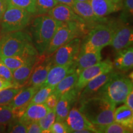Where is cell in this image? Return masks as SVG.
<instances>
[{
  "label": "cell",
  "instance_id": "4",
  "mask_svg": "<svg viewBox=\"0 0 133 133\" xmlns=\"http://www.w3.org/2000/svg\"><path fill=\"white\" fill-rule=\"evenodd\" d=\"M132 81L123 74L115 72L97 92V95L109 100L115 105L124 103L128 94L132 90Z\"/></svg>",
  "mask_w": 133,
  "mask_h": 133
},
{
  "label": "cell",
  "instance_id": "15",
  "mask_svg": "<svg viewBox=\"0 0 133 133\" xmlns=\"http://www.w3.org/2000/svg\"><path fill=\"white\" fill-rule=\"evenodd\" d=\"M47 14L56 21L63 23L81 22L86 23L75 12L71 6L57 3Z\"/></svg>",
  "mask_w": 133,
  "mask_h": 133
},
{
  "label": "cell",
  "instance_id": "6",
  "mask_svg": "<svg viewBox=\"0 0 133 133\" xmlns=\"http://www.w3.org/2000/svg\"><path fill=\"white\" fill-rule=\"evenodd\" d=\"M87 26L85 23H62L53 36L45 54L51 56L56 50L66 43L75 38H79L86 33Z\"/></svg>",
  "mask_w": 133,
  "mask_h": 133
},
{
  "label": "cell",
  "instance_id": "16",
  "mask_svg": "<svg viewBox=\"0 0 133 133\" xmlns=\"http://www.w3.org/2000/svg\"><path fill=\"white\" fill-rule=\"evenodd\" d=\"M75 12L86 23L92 26L100 23H105V17L101 18L97 17L93 11L89 1H76L71 6Z\"/></svg>",
  "mask_w": 133,
  "mask_h": 133
},
{
  "label": "cell",
  "instance_id": "32",
  "mask_svg": "<svg viewBox=\"0 0 133 133\" xmlns=\"http://www.w3.org/2000/svg\"><path fill=\"white\" fill-rule=\"evenodd\" d=\"M22 88H11L0 91V105H8Z\"/></svg>",
  "mask_w": 133,
  "mask_h": 133
},
{
  "label": "cell",
  "instance_id": "3",
  "mask_svg": "<svg viewBox=\"0 0 133 133\" xmlns=\"http://www.w3.org/2000/svg\"><path fill=\"white\" fill-rule=\"evenodd\" d=\"M38 53L31 35L22 30L7 33L0 37V58Z\"/></svg>",
  "mask_w": 133,
  "mask_h": 133
},
{
  "label": "cell",
  "instance_id": "8",
  "mask_svg": "<svg viewBox=\"0 0 133 133\" xmlns=\"http://www.w3.org/2000/svg\"><path fill=\"white\" fill-rule=\"evenodd\" d=\"M114 29V35L110 45L116 52L132 45L133 32L132 27L121 19L117 22L110 23Z\"/></svg>",
  "mask_w": 133,
  "mask_h": 133
},
{
  "label": "cell",
  "instance_id": "17",
  "mask_svg": "<svg viewBox=\"0 0 133 133\" xmlns=\"http://www.w3.org/2000/svg\"><path fill=\"white\" fill-rule=\"evenodd\" d=\"M93 11L99 17L117 12L122 8V0H89Z\"/></svg>",
  "mask_w": 133,
  "mask_h": 133
},
{
  "label": "cell",
  "instance_id": "36",
  "mask_svg": "<svg viewBox=\"0 0 133 133\" xmlns=\"http://www.w3.org/2000/svg\"><path fill=\"white\" fill-rule=\"evenodd\" d=\"M50 133H67L69 132L67 126L64 121H55L50 128Z\"/></svg>",
  "mask_w": 133,
  "mask_h": 133
},
{
  "label": "cell",
  "instance_id": "28",
  "mask_svg": "<svg viewBox=\"0 0 133 133\" xmlns=\"http://www.w3.org/2000/svg\"><path fill=\"white\" fill-rule=\"evenodd\" d=\"M54 86H43L39 88L31 99V104H43L54 90Z\"/></svg>",
  "mask_w": 133,
  "mask_h": 133
},
{
  "label": "cell",
  "instance_id": "14",
  "mask_svg": "<svg viewBox=\"0 0 133 133\" xmlns=\"http://www.w3.org/2000/svg\"><path fill=\"white\" fill-rule=\"evenodd\" d=\"M80 91L76 87L63 94L59 98L55 109L56 121H64L72 106L76 102Z\"/></svg>",
  "mask_w": 133,
  "mask_h": 133
},
{
  "label": "cell",
  "instance_id": "31",
  "mask_svg": "<svg viewBox=\"0 0 133 133\" xmlns=\"http://www.w3.org/2000/svg\"><path fill=\"white\" fill-rule=\"evenodd\" d=\"M56 115L55 110H51L38 121L42 132H49V129L56 121Z\"/></svg>",
  "mask_w": 133,
  "mask_h": 133
},
{
  "label": "cell",
  "instance_id": "25",
  "mask_svg": "<svg viewBox=\"0 0 133 133\" xmlns=\"http://www.w3.org/2000/svg\"><path fill=\"white\" fill-rule=\"evenodd\" d=\"M39 56L38 53H33V54H24L19 56H11V57H1V61L8 66L11 71H13L15 70L26 64L30 60L37 57Z\"/></svg>",
  "mask_w": 133,
  "mask_h": 133
},
{
  "label": "cell",
  "instance_id": "27",
  "mask_svg": "<svg viewBox=\"0 0 133 133\" xmlns=\"http://www.w3.org/2000/svg\"><path fill=\"white\" fill-rule=\"evenodd\" d=\"M98 133H130L132 130L116 122H113L107 125L96 126Z\"/></svg>",
  "mask_w": 133,
  "mask_h": 133
},
{
  "label": "cell",
  "instance_id": "24",
  "mask_svg": "<svg viewBox=\"0 0 133 133\" xmlns=\"http://www.w3.org/2000/svg\"><path fill=\"white\" fill-rule=\"evenodd\" d=\"M114 122L121 124L132 130L133 110L126 105L115 108L114 114Z\"/></svg>",
  "mask_w": 133,
  "mask_h": 133
},
{
  "label": "cell",
  "instance_id": "7",
  "mask_svg": "<svg viewBox=\"0 0 133 133\" xmlns=\"http://www.w3.org/2000/svg\"><path fill=\"white\" fill-rule=\"evenodd\" d=\"M31 16L25 10L8 5L0 21V35L22 30L29 24Z\"/></svg>",
  "mask_w": 133,
  "mask_h": 133
},
{
  "label": "cell",
  "instance_id": "23",
  "mask_svg": "<svg viewBox=\"0 0 133 133\" xmlns=\"http://www.w3.org/2000/svg\"><path fill=\"white\" fill-rule=\"evenodd\" d=\"M113 64L114 66L120 71H127L132 69L133 66L132 47L130 46L116 52Z\"/></svg>",
  "mask_w": 133,
  "mask_h": 133
},
{
  "label": "cell",
  "instance_id": "30",
  "mask_svg": "<svg viewBox=\"0 0 133 133\" xmlns=\"http://www.w3.org/2000/svg\"><path fill=\"white\" fill-rule=\"evenodd\" d=\"M8 5L24 9L31 15L35 12V0H7Z\"/></svg>",
  "mask_w": 133,
  "mask_h": 133
},
{
  "label": "cell",
  "instance_id": "20",
  "mask_svg": "<svg viewBox=\"0 0 133 133\" xmlns=\"http://www.w3.org/2000/svg\"><path fill=\"white\" fill-rule=\"evenodd\" d=\"M102 60L101 50H79L75 66L78 74L83 70L101 62Z\"/></svg>",
  "mask_w": 133,
  "mask_h": 133
},
{
  "label": "cell",
  "instance_id": "10",
  "mask_svg": "<svg viewBox=\"0 0 133 133\" xmlns=\"http://www.w3.org/2000/svg\"><path fill=\"white\" fill-rule=\"evenodd\" d=\"M113 70L114 64L109 59L101 61L92 66L86 68L79 73L75 87L81 92L86 84L91 79H94L100 75Z\"/></svg>",
  "mask_w": 133,
  "mask_h": 133
},
{
  "label": "cell",
  "instance_id": "21",
  "mask_svg": "<svg viewBox=\"0 0 133 133\" xmlns=\"http://www.w3.org/2000/svg\"><path fill=\"white\" fill-rule=\"evenodd\" d=\"M51 110L44 103L43 104H30L28 105L23 114L19 118L22 123L25 124L34 121H38L41 118Z\"/></svg>",
  "mask_w": 133,
  "mask_h": 133
},
{
  "label": "cell",
  "instance_id": "33",
  "mask_svg": "<svg viewBox=\"0 0 133 133\" xmlns=\"http://www.w3.org/2000/svg\"><path fill=\"white\" fill-rule=\"evenodd\" d=\"M16 117L14 111L8 105H0V123L8 124Z\"/></svg>",
  "mask_w": 133,
  "mask_h": 133
},
{
  "label": "cell",
  "instance_id": "42",
  "mask_svg": "<svg viewBox=\"0 0 133 133\" xmlns=\"http://www.w3.org/2000/svg\"><path fill=\"white\" fill-rule=\"evenodd\" d=\"M8 3L7 0H0V21L7 9Z\"/></svg>",
  "mask_w": 133,
  "mask_h": 133
},
{
  "label": "cell",
  "instance_id": "13",
  "mask_svg": "<svg viewBox=\"0 0 133 133\" xmlns=\"http://www.w3.org/2000/svg\"><path fill=\"white\" fill-rule=\"evenodd\" d=\"M39 88H40L30 86L25 89H22L8 104V105L13 110L16 118H19L23 114L33 96Z\"/></svg>",
  "mask_w": 133,
  "mask_h": 133
},
{
  "label": "cell",
  "instance_id": "41",
  "mask_svg": "<svg viewBox=\"0 0 133 133\" xmlns=\"http://www.w3.org/2000/svg\"><path fill=\"white\" fill-rule=\"evenodd\" d=\"M124 103L126 105L133 110V91L132 90L128 94L127 97L124 100Z\"/></svg>",
  "mask_w": 133,
  "mask_h": 133
},
{
  "label": "cell",
  "instance_id": "43",
  "mask_svg": "<svg viewBox=\"0 0 133 133\" xmlns=\"http://www.w3.org/2000/svg\"><path fill=\"white\" fill-rule=\"evenodd\" d=\"M56 1H57V3L66 4L71 7L76 1V0H56Z\"/></svg>",
  "mask_w": 133,
  "mask_h": 133
},
{
  "label": "cell",
  "instance_id": "22",
  "mask_svg": "<svg viewBox=\"0 0 133 133\" xmlns=\"http://www.w3.org/2000/svg\"><path fill=\"white\" fill-rule=\"evenodd\" d=\"M34 58L12 71L13 83L17 88L24 86L29 80L38 58Z\"/></svg>",
  "mask_w": 133,
  "mask_h": 133
},
{
  "label": "cell",
  "instance_id": "2",
  "mask_svg": "<svg viewBox=\"0 0 133 133\" xmlns=\"http://www.w3.org/2000/svg\"><path fill=\"white\" fill-rule=\"evenodd\" d=\"M31 25V39L39 55L45 54L51 40L63 22L48 14L36 16Z\"/></svg>",
  "mask_w": 133,
  "mask_h": 133
},
{
  "label": "cell",
  "instance_id": "19",
  "mask_svg": "<svg viewBox=\"0 0 133 133\" xmlns=\"http://www.w3.org/2000/svg\"><path fill=\"white\" fill-rule=\"evenodd\" d=\"M115 73V72L114 70L110 72L104 73L89 81L82 89V92L79 93L78 97L79 102L95 96L99 89L114 75Z\"/></svg>",
  "mask_w": 133,
  "mask_h": 133
},
{
  "label": "cell",
  "instance_id": "9",
  "mask_svg": "<svg viewBox=\"0 0 133 133\" xmlns=\"http://www.w3.org/2000/svg\"><path fill=\"white\" fill-rule=\"evenodd\" d=\"M81 39L75 38L56 50L52 57L53 65H64L74 63L80 50Z\"/></svg>",
  "mask_w": 133,
  "mask_h": 133
},
{
  "label": "cell",
  "instance_id": "34",
  "mask_svg": "<svg viewBox=\"0 0 133 133\" xmlns=\"http://www.w3.org/2000/svg\"><path fill=\"white\" fill-rule=\"evenodd\" d=\"M6 132L11 133H26V126L22 123L19 118H14L8 124Z\"/></svg>",
  "mask_w": 133,
  "mask_h": 133
},
{
  "label": "cell",
  "instance_id": "44",
  "mask_svg": "<svg viewBox=\"0 0 133 133\" xmlns=\"http://www.w3.org/2000/svg\"><path fill=\"white\" fill-rule=\"evenodd\" d=\"M75 133H94L92 131L89 129H82V130L75 131Z\"/></svg>",
  "mask_w": 133,
  "mask_h": 133
},
{
  "label": "cell",
  "instance_id": "39",
  "mask_svg": "<svg viewBox=\"0 0 133 133\" xmlns=\"http://www.w3.org/2000/svg\"><path fill=\"white\" fill-rule=\"evenodd\" d=\"M26 132L28 133H41L42 131L38 123V121H34L26 125Z\"/></svg>",
  "mask_w": 133,
  "mask_h": 133
},
{
  "label": "cell",
  "instance_id": "46",
  "mask_svg": "<svg viewBox=\"0 0 133 133\" xmlns=\"http://www.w3.org/2000/svg\"><path fill=\"white\" fill-rule=\"evenodd\" d=\"M76 1H88L89 0H76Z\"/></svg>",
  "mask_w": 133,
  "mask_h": 133
},
{
  "label": "cell",
  "instance_id": "1",
  "mask_svg": "<svg viewBox=\"0 0 133 133\" xmlns=\"http://www.w3.org/2000/svg\"><path fill=\"white\" fill-rule=\"evenodd\" d=\"M116 105L101 96H94L80 102L79 110L95 126H102L114 122Z\"/></svg>",
  "mask_w": 133,
  "mask_h": 133
},
{
  "label": "cell",
  "instance_id": "35",
  "mask_svg": "<svg viewBox=\"0 0 133 133\" xmlns=\"http://www.w3.org/2000/svg\"><path fill=\"white\" fill-rule=\"evenodd\" d=\"M123 13L121 19L126 21L128 18L132 16L133 12V0H122Z\"/></svg>",
  "mask_w": 133,
  "mask_h": 133
},
{
  "label": "cell",
  "instance_id": "37",
  "mask_svg": "<svg viewBox=\"0 0 133 133\" xmlns=\"http://www.w3.org/2000/svg\"><path fill=\"white\" fill-rule=\"evenodd\" d=\"M0 77L11 82L13 81L12 71L4 64L1 59H0Z\"/></svg>",
  "mask_w": 133,
  "mask_h": 133
},
{
  "label": "cell",
  "instance_id": "18",
  "mask_svg": "<svg viewBox=\"0 0 133 133\" xmlns=\"http://www.w3.org/2000/svg\"><path fill=\"white\" fill-rule=\"evenodd\" d=\"M75 71V62L64 65H52L42 86H51L55 87L62 79Z\"/></svg>",
  "mask_w": 133,
  "mask_h": 133
},
{
  "label": "cell",
  "instance_id": "26",
  "mask_svg": "<svg viewBox=\"0 0 133 133\" xmlns=\"http://www.w3.org/2000/svg\"><path fill=\"white\" fill-rule=\"evenodd\" d=\"M78 78V73L76 71L69 75L55 86L53 92L60 97L63 94L75 88Z\"/></svg>",
  "mask_w": 133,
  "mask_h": 133
},
{
  "label": "cell",
  "instance_id": "5",
  "mask_svg": "<svg viewBox=\"0 0 133 133\" xmlns=\"http://www.w3.org/2000/svg\"><path fill=\"white\" fill-rule=\"evenodd\" d=\"M114 35V29L110 23H100L91 26L81 43L80 49L83 50H102L112 43Z\"/></svg>",
  "mask_w": 133,
  "mask_h": 133
},
{
  "label": "cell",
  "instance_id": "12",
  "mask_svg": "<svg viewBox=\"0 0 133 133\" xmlns=\"http://www.w3.org/2000/svg\"><path fill=\"white\" fill-rule=\"evenodd\" d=\"M64 122L67 126L69 132H74L82 129H89L94 133H98L96 126L88 120L76 107L71 108Z\"/></svg>",
  "mask_w": 133,
  "mask_h": 133
},
{
  "label": "cell",
  "instance_id": "29",
  "mask_svg": "<svg viewBox=\"0 0 133 133\" xmlns=\"http://www.w3.org/2000/svg\"><path fill=\"white\" fill-rule=\"evenodd\" d=\"M57 4L56 0H35V16L47 14Z\"/></svg>",
  "mask_w": 133,
  "mask_h": 133
},
{
  "label": "cell",
  "instance_id": "11",
  "mask_svg": "<svg viewBox=\"0 0 133 133\" xmlns=\"http://www.w3.org/2000/svg\"><path fill=\"white\" fill-rule=\"evenodd\" d=\"M52 65L51 56L46 54L39 55L35 66L29 78V85L41 88L45 82L49 70Z\"/></svg>",
  "mask_w": 133,
  "mask_h": 133
},
{
  "label": "cell",
  "instance_id": "40",
  "mask_svg": "<svg viewBox=\"0 0 133 133\" xmlns=\"http://www.w3.org/2000/svg\"><path fill=\"white\" fill-rule=\"evenodd\" d=\"M11 88L17 87L12 82H11V81H8L6 79L0 77V91Z\"/></svg>",
  "mask_w": 133,
  "mask_h": 133
},
{
  "label": "cell",
  "instance_id": "45",
  "mask_svg": "<svg viewBox=\"0 0 133 133\" xmlns=\"http://www.w3.org/2000/svg\"><path fill=\"white\" fill-rule=\"evenodd\" d=\"M6 126L7 124L0 123V132H6Z\"/></svg>",
  "mask_w": 133,
  "mask_h": 133
},
{
  "label": "cell",
  "instance_id": "38",
  "mask_svg": "<svg viewBox=\"0 0 133 133\" xmlns=\"http://www.w3.org/2000/svg\"><path fill=\"white\" fill-rule=\"evenodd\" d=\"M59 98L60 97H58L56 94H54V93L52 92L49 96V97L47 98V99H46L44 104H46V105L47 106L50 110H55V109H56V105H57V104Z\"/></svg>",
  "mask_w": 133,
  "mask_h": 133
}]
</instances>
